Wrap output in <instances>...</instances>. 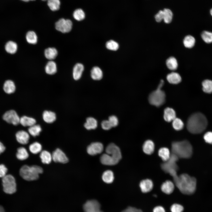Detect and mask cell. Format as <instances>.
<instances>
[{
	"mask_svg": "<svg viewBox=\"0 0 212 212\" xmlns=\"http://www.w3.org/2000/svg\"><path fill=\"white\" fill-rule=\"evenodd\" d=\"M173 178L175 185L183 194L191 195L195 192L196 180L195 178L185 173Z\"/></svg>",
	"mask_w": 212,
	"mask_h": 212,
	"instance_id": "cell-1",
	"label": "cell"
},
{
	"mask_svg": "<svg viewBox=\"0 0 212 212\" xmlns=\"http://www.w3.org/2000/svg\"><path fill=\"white\" fill-rule=\"evenodd\" d=\"M208 121L202 113L197 112L191 115L188 118L187 123L188 131L193 134H199L206 128Z\"/></svg>",
	"mask_w": 212,
	"mask_h": 212,
	"instance_id": "cell-2",
	"label": "cell"
},
{
	"mask_svg": "<svg viewBox=\"0 0 212 212\" xmlns=\"http://www.w3.org/2000/svg\"><path fill=\"white\" fill-rule=\"evenodd\" d=\"M171 151L179 158H188L192 155V147L187 140L173 142L172 144Z\"/></svg>",
	"mask_w": 212,
	"mask_h": 212,
	"instance_id": "cell-3",
	"label": "cell"
},
{
	"mask_svg": "<svg viewBox=\"0 0 212 212\" xmlns=\"http://www.w3.org/2000/svg\"><path fill=\"white\" fill-rule=\"evenodd\" d=\"M43 170L42 167L37 165L31 166L24 165L22 166L19 170L21 176L27 181H32L38 179L39 174L42 173Z\"/></svg>",
	"mask_w": 212,
	"mask_h": 212,
	"instance_id": "cell-4",
	"label": "cell"
},
{
	"mask_svg": "<svg viewBox=\"0 0 212 212\" xmlns=\"http://www.w3.org/2000/svg\"><path fill=\"white\" fill-rule=\"evenodd\" d=\"M164 83V81L161 80L157 89L152 92L149 95L148 100L151 105L158 107L165 103V92L161 90Z\"/></svg>",
	"mask_w": 212,
	"mask_h": 212,
	"instance_id": "cell-5",
	"label": "cell"
},
{
	"mask_svg": "<svg viewBox=\"0 0 212 212\" xmlns=\"http://www.w3.org/2000/svg\"><path fill=\"white\" fill-rule=\"evenodd\" d=\"M178 158L177 156L171 153L169 159L161 164L162 170L165 173H169L173 177L177 175L178 167L177 162Z\"/></svg>",
	"mask_w": 212,
	"mask_h": 212,
	"instance_id": "cell-6",
	"label": "cell"
},
{
	"mask_svg": "<svg viewBox=\"0 0 212 212\" xmlns=\"http://www.w3.org/2000/svg\"><path fill=\"white\" fill-rule=\"evenodd\" d=\"M4 191L6 193L12 194L16 192V184L14 177L11 174H7L2 178Z\"/></svg>",
	"mask_w": 212,
	"mask_h": 212,
	"instance_id": "cell-7",
	"label": "cell"
},
{
	"mask_svg": "<svg viewBox=\"0 0 212 212\" xmlns=\"http://www.w3.org/2000/svg\"><path fill=\"white\" fill-rule=\"evenodd\" d=\"M3 119L7 123L17 125L20 123V118L17 112L14 110L6 111L3 115Z\"/></svg>",
	"mask_w": 212,
	"mask_h": 212,
	"instance_id": "cell-8",
	"label": "cell"
},
{
	"mask_svg": "<svg viewBox=\"0 0 212 212\" xmlns=\"http://www.w3.org/2000/svg\"><path fill=\"white\" fill-rule=\"evenodd\" d=\"M72 26V21L63 18L59 19L55 24L56 29L63 33H67L71 30Z\"/></svg>",
	"mask_w": 212,
	"mask_h": 212,
	"instance_id": "cell-9",
	"label": "cell"
},
{
	"mask_svg": "<svg viewBox=\"0 0 212 212\" xmlns=\"http://www.w3.org/2000/svg\"><path fill=\"white\" fill-rule=\"evenodd\" d=\"M105 152L106 153L119 161L122 158L120 148L114 143H111L109 144L106 148Z\"/></svg>",
	"mask_w": 212,
	"mask_h": 212,
	"instance_id": "cell-10",
	"label": "cell"
},
{
	"mask_svg": "<svg viewBox=\"0 0 212 212\" xmlns=\"http://www.w3.org/2000/svg\"><path fill=\"white\" fill-rule=\"evenodd\" d=\"M100 208L99 203L94 200L87 201L83 206L85 212H103L101 210Z\"/></svg>",
	"mask_w": 212,
	"mask_h": 212,
	"instance_id": "cell-11",
	"label": "cell"
},
{
	"mask_svg": "<svg viewBox=\"0 0 212 212\" xmlns=\"http://www.w3.org/2000/svg\"><path fill=\"white\" fill-rule=\"evenodd\" d=\"M52 160L54 162L62 163H66L69 159L64 153L59 148L56 149L52 154Z\"/></svg>",
	"mask_w": 212,
	"mask_h": 212,
	"instance_id": "cell-12",
	"label": "cell"
},
{
	"mask_svg": "<svg viewBox=\"0 0 212 212\" xmlns=\"http://www.w3.org/2000/svg\"><path fill=\"white\" fill-rule=\"evenodd\" d=\"M104 148L103 144L100 142H94L91 143L87 148L88 154L94 155L101 153Z\"/></svg>",
	"mask_w": 212,
	"mask_h": 212,
	"instance_id": "cell-13",
	"label": "cell"
},
{
	"mask_svg": "<svg viewBox=\"0 0 212 212\" xmlns=\"http://www.w3.org/2000/svg\"><path fill=\"white\" fill-rule=\"evenodd\" d=\"M17 141L22 145L27 144L30 138L29 134L26 131L21 130L16 132L15 135Z\"/></svg>",
	"mask_w": 212,
	"mask_h": 212,
	"instance_id": "cell-14",
	"label": "cell"
},
{
	"mask_svg": "<svg viewBox=\"0 0 212 212\" xmlns=\"http://www.w3.org/2000/svg\"><path fill=\"white\" fill-rule=\"evenodd\" d=\"M100 160L103 164L108 165H115L119 162V161L106 153L103 154L101 155L100 158Z\"/></svg>",
	"mask_w": 212,
	"mask_h": 212,
	"instance_id": "cell-15",
	"label": "cell"
},
{
	"mask_svg": "<svg viewBox=\"0 0 212 212\" xmlns=\"http://www.w3.org/2000/svg\"><path fill=\"white\" fill-rule=\"evenodd\" d=\"M153 186L152 181L149 179L143 180L140 183V188L143 193H147L151 191Z\"/></svg>",
	"mask_w": 212,
	"mask_h": 212,
	"instance_id": "cell-16",
	"label": "cell"
},
{
	"mask_svg": "<svg viewBox=\"0 0 212 212\" xmlns=\"http://www.w3.org/2000/svg\"><path fill=\"white\" fill-rule=\"evenodd\" d=\"M176 117L175 111L172 108L167 107L164 110L163 118L168 122L172 121Z\"/></svg>",
	"mask_w": 212,
	"mask_h": 212,
	"instance_id": "cell-17",
	"label": "cell"
},
{
	"mask_svg": "<svg viewBox=\"0 0 212 212\" xmlns=\"http://www.w3.org/2000/svg\"><path fill=\"white\" fill-rule=\"evenodd\" d=\"M3 89L7 94L14 93L16 90V86L14 82L10 80H6L4 84Z\"/></svg>",
	"mask_w": 212,
	"mask_h": 212,
	"instance_id": "cell-18",
	"label": "cell"
},
{
	"mask_svg": "<svg viewBox=\"0 0 212 212\" xmlns=\"http://www.w3.org/2000/svg\"><path fill=\"white\" fill-rule=\"evenodd\" d=\"M162 191L167 194L171 193L174 189L173 183L171 181L167 180L163 183L161 187Z\"/></svg>",
	"mask_w": 212,
	"mask_h": 212,
	"instance_id": "cell-19",
	"label": "cell"
},
{
	"mask_svg": "<svg viewBox=\"0 0 212 212\" xmlns=\"http://www.w3.org/2000/svg\"><path fill=\"white\" fill-rule=\"evenodd\" d=\"M84 69L83 65L81 63H77L74 66L73 71V76L74 80H78L81 77Z\"/></svg>",
	"mask_w": 212,
	"mask_h": 212,
	"instance_id": "cell-20",
	"label": "cell"
},
{
	"mask_svg": "<svg viewBox=\"0 0 212 212\" xmlns=\"http://www.w3.org/2000/svg\"><path fill=\"white\" fill-rule=\"evenodd\" d=\"M166 78L169 83L173 84H178L181 81V78L180 74L174 72L168 74Z\"/></svg>",
	"mask_w": 212,
	"mask_h": 212,
	"instance_id": "cell-21",
	"label": "cell"
},
{
	"mask_svg": "<svg viewBox=\"0 0 212 212\" xmlns=\"http://www.w3.org/2000/svg\"><path fill=\"white\" fill-rule=\"evenodd\" d=\"M42 117L44 120L48 123H53L56 119L55 113L50 111H44L43 112Z\"/></svg>",
	"mask_w": 212,
	"mask_h": 212,
	"instance_id": "cell-22",
	"label": "cell"
},
{
	"mask_svg": "<svg viewBox=\"0 0 212 212\" xmlns=\"http://www.w3.org/2000/svg\"><path fill=\"white\" fill-rule=\"evenodd\" d=\"M154 147L153 142L150 140H148L144 143L143 146V149L145 153L150 155L153 152Z\"/></svg>",
	"mask_w": 212,
	"mask_h": 212,
	"instance_id": "cell-23",
	"label": "cell"
},
{
	"mask_svg": "<svg viewBox=\"0 0 212 212\" xmlns=\"http://www.w3.org/2000/svg\"><path fill=\"white\" fill-rule=\"evenodd\" d=\"M36 120L34 118L23 116L20 118V123L23 126L30 127L36 123Z\"/></svg>",
	"mask_w": 212,
	"mask_h": 212,
	"instance_id": "cell-24",
	"label": "cell"
},
{
	"mask_svg": "<svg viewBox=\"0 0 212 212\" xmlns=\"http://www.w3.org/2000/svg\"><path fill=\"white\" fill-rule=\"evenodd\" d=\"M39 156L42 163L44 164H49L52 160V155L47 150L42 151Z\"/></svg>",
	"mask_w": 212,
	"mask_h": 212,
	"instance_id": "cell-25",
	"label": "cell"
},
{
	"mask_svg": "<svg viewBox=\"0 0 212 212\" xmlns=\"http://www.w3.org/2000/svg\"><path fill=\"white\" fill-rule=\"evenodd\" d=\"M85 128L87 130L95 129L97 127V122L96 119L92 117H87L84 124Z\"/></svg>",
	"mask_w": 212,
	"mask_h": 212,
	"instance_id": "cell-26",
	"label": "cell"
},
{
	"mask_svg": "<svg viewBox=\"0 0 212 212\" xmlns=\"http://www.w3.org/2000/svg\"><path fill=\"white\" fill-rule=\"evenodd\" d=\"M16 156L18 160H24L28 158L29 154L27 150L25 148L20 147L17 149Z\"/></svg>",
	"mask_w": 212,
	"mask_h": 212,
	"instance_id": "cell-27",
	"label": "cell"
},
{
	"mask_svg": "<svg viewBox=\"0 0 212 212\" xmlns=\"http://www.w3.org/2000/svg\"><path fill=\"white\" fill-rule=\"evenodd\" d=\"M45 71L46 73L52 75L55 74L57 71L56 63L52 60L48 62L46 65Z\"/></svg>",
	"mask_w": 212,
	"mask_h": 212,
	"instance_id": "cell-28",
	"label": "cell"
},
{
	"mask_svg": "<svg viewBox=\"0 0 212 212\" xmlns=\"http://www.w3.org/2000/svg\"><path fill=\"white\" fill-rule=\"evenodd\" d=\"M57 50L54 47L48 48L44 51L45 57L50 60L54 59L57 56Z\"/></svg>",
	"mask_w": 212,
	"mask_h": 212,
	"instance_id": "cell-29",
	"label": "cell"
},
{
	"mask_svg": "<svg viewBox=\"0 0 212 212\" xmlns=\"http://www.w3.org/2000/svg\"><path fill=\"white\" fill-rule=\"evenodd\" d=\"M92 78L95 80H100L103 76V73L101 69L98 67H93L91 71Z\"/></svg>",
	"mask_w": 212,
	"mask_h": 212,
	"instance_id": "cell-30",
	"label": "cell"
},
{
	"mask_svg": "<svg viewBox=\"0 0 212 212\" xmlns=\"http://www.w3.org/2000/svg\"><path fill=\"white\" fill-rule=\"evenodd\" d=\"M158 154L164 162L168 160L171 155L169 149L165 147L160 148L158 151Z\"/></svg>",
	"mask_w": 212,
	"mask_h": 212,
	"instance_id": "cell-31",
	"label": "cell"
},
{
	"mask_svg": "<svg viewBox=\"0 0 212 212\" xmlns=\"http://www.w3.org/2000/svg\"><path fill=\"white\" fill-rule=\"evenodd\" d=\"M102 178L103 180L107 183H110L112 182L114 179L113 173L111 170H107L103 173Z\"/></svg>",
	"mask_w": 212,
	"mask_h": 212,
	"instance_id": "cell-32",
	"label": "cell"
},
{
	"mask_svg": "<svg viewBox=\"0 0 212 212\" xmlns=\"http://www.w3.org/2000/svg\"><path fill=\"white\" fill-rule=\"evenodd\" d=\"M168 68L170 70H176L178 67V63L176 59L174 57H171L168 58L166 62Z\"/></svg>",
	"mask_w": 212,
	"mask_h": 212,
	"instance_id": "cell-33",
	"label": "cell"
},
{
	"mask_svg": "<svg viewBox=\"0 0 212 212\" xmlns=\"http://www.w3.org/2000/svg\"><path fill=\"white\" fill-rule=\"evenodd\" d=\"M42 147L39 143L36 142L31 144L29 146L30 151L32 154H37L42 151Z\"/></svg>",
	"mask_w": 212,
	"mask_h": 212,
	"instance_id": "cell-34",
	"label": "cell"
},
{
	"mask_svg": "<svg viewBox=\"0 0 212 212\" xmlns=\"http://www.w3.org/2000/svg\"><path fill=\"white\" fill-rule=\"evenodd\" d=\"M41 131L40 125L36 124L29 127L28 129L29 134L34 137L39 135Z\"/></svg>",
	"mask_w": 212,
	"mask_h": 212,
	"instance_id": "cell-35",
	"label": "cell"
},
{
	"mask_svg": "<svg viewBox=\"0 0 212 212\" xmlns=\"http://www.w3.org/2000/svg\"><path fill=\"white\" fill-rule=\"evenodd\" d=\"M17 44L15 42L9 41L8 42L5 46V49L6 51L8 53L14 54L17 51Z\"/></svg>",
	"mask_w": 212,
	"mask_h": 212,
	"instance_id": "cell-36",
	"label": "cell"
},
{
	"mask_svg": "<svg viewBox=\"0 0 212 212\" xmlns=\"http://www.w3.org/2000/svg\"><path fill=\"white\" fill-rule=\"evenodd\" d=\"M195 42L194 38L190 35L186 36L183 41V43L185 47L188 48L193 47L195 45Z\"/></svg>",
	"mask_w": 212,
	"mask_h": 212,
	"instance_id": "cell-37",
	"label": "cell"
},
{
	"mask_svg": "<svg viewBox=\"0 0 212 212\" xmlns=\"http://www.w3.org/2000/svg\"><path fill=\"white\" fill-rule=\"evenodd\" d=\"M27 41L29 44H36L37 41V37L36 33L33 31L28 32L26 35Z\"/></svg>",
	"mask_w": 212,
	"mask_h": 212,
	"instance_id": "cell-38",
	"label": "cell"
},
{
	"mask_svg": "<svg viewBox=\"0 0 212 212\" xmlns=\"http://www.w3.org/2000/svg\"><path fill=\"white\" fill-rule=\"evenodd\" d=\"M203 91L208 93H212V81L209 80H206L202 83Z\"/></svg>",
	"mask_w": 212,
	"mask_h": 212,
	"instance_id": "cell-39",
	"label": "cell"
},
{
	"mask_svg": "<svg viewBox=\"0 0 212 212\" xmlns=\"http://www.w3.org/2000/svg\"><path fill=\"white\" fill-rule=\"evenodd\" d=\"M163 11V20L165 23L169 24L171 22L173 18L171 11L168 9H165Z\"/></svg>",
	"mask_w": 212,
	"mask_h": 212,
	"instance_id": "cell-40",
	"label": "cell"
},
{
	"mask_svg": "<svg viewBox=\"0 0 212 212\" xmlns=\"http://www.w3.org/2000/svg\"><path fill=\"white\" fill-rule=\"evenodd\" d=\"M47 4L51 10L54 11L59 9L60 2L59 0H48Z\"/></svg>",
	"mask_w": 212,
	"mask_h": 212,
	"instance_id": "cell-41",
	"label": "cell"
},
{
	"mask_svg": "<svg viewBox=\"0 0 212 212\" xmlns=\"http://www.w3.org/2000/svg\"><path fill=\"white\" fill-rule=\"evenodd\" d=\"M172 126L174 129L176 130H182L184 127V123L180 118L176 117L172 121Z\"/></svg>",
	"mask_w": 212,
	"mask_h": 212,
	"instance_id": "cell-42",
	"label": "cell"
},
{
	"mask_svg": "<svg viewBox=\"0 0 212 212\" xmlns=\"http://www.w3.org/2000/svg\"><path fill=\"white\" fill-rule=\"evenodd\" d=\"M73 16L75 19L77 21H80L85 18V14L82 10L79 9L75 10L73 13Z\"/></svg>",
	"mask_w": 212,
	"mask_h": 212,
	"instance_id": "cell-43",
	"label": "cell"
},
{
	"mask_svg": "<svg viewBox=\"0 0 212 212\" xmlns=\"http://www.w3.org/2000/svg\"><path fill=\"white\" fill-rule=\"evenodd\" d=\"M201 35L202 38L205 42L207 43L212 42V32L204 31L202 32Z\"/></svg>",
	"mask_w": 212,
	"mask_h": 212,
	"instance_id": "cell-44",
	"label": "cell"
},
{
	"mask_svg": "<svg viewBox=\"0 0 212 212\" xmlns=\"http://www.w3.org/2000/svg\"><path fill=\"white\" fill-rule=\"evenodd\" d=\"M106 46L107 49L113 51L117 50L119 47L118 44L113 40H110L107 42Z\"/></svg>",
	"mask_w": 212,
	"mask_h": 212,
	"instance_id": "cell-45",
	"label": "cell"
},
{
	"mask_svg": "<svg viewBox=\"0 0 212 212\" xmlns=\"http://www.w3.org/2000/svg\"><path fill=\"white\" fill-rule=\"evenodd\" d=\"M183 210V207L182 205L177 203L172 205L170 207L171 212H182Z\"/></svg>",
	"mask_w": 212,
	"mask_h": 212,
	"instance_id": "cell-46",
	"label": "cell"
},
{
	"mask_svg": "<svg viewBox=\"0 0 212 212\" xmlns=\"http://www.w3.org/2000/svg\"><path fill=\"white\" fill-rule=\"evenodd\" d=\"M108 120L112 127L117 126L118 124V120L117 117L115 115L110 116Z\"/></svg>",
	"mask_w": 212,
	"mask_h": 212,
	"instance_id": "cell-47",
	"label": "cell"
},
{
	"mask_svg": "<svg viewBox=\"0 0 212 212\" xmlns=\"http://www.w3.org/2000/svg\"><path fill=\"white\" fill-rule=\"evenodd\" d=\"M205 142L209 144H212V132H208L206 133L203 136Z\"/></svg>",
	"mask_w": 212,
	"mask_h": 212,
	"instance_id": "cell-48",
	"label": "cell"
},
{
	"mask_svg": "<svg viewBox=\"0 0 212 212\" xmlns=\"http://www.w3.org/2000/svg\"><path fill=\"white\" fill-rule=\"evenodd\" d=\"M8 169L3 164H0V178H3L7 175Z\"/></svg>",
	"mask_w": 212,
	"mask_h": 212,
	"instance_id": "cell-49",
	"label": "cell"
},
{
	"mask_svg": "<svg viewBox=\"0 0 212 212\" xmlns=\"http://www.w3.org/2000/svg\"><path fill=\"white\" fill-rule=\"evenodd\" d=\"M101 126L102 128L104 130H108L112 127L108 120H104L101 122Z\"/></svg>",
	"mask_w": 212,
	"mask_h": 212,
	"instance_id": "cell-50",
	"label": "cell"
},
{
	"mask_svg": "<svg viewBox=\"0 0 212 212\" xmlns=\"http://www.w3.org/2000/svg\"><path fill=\"white\" fill-rule=\"evenodd\" d=\"M156 21L158 22H161L163 19V11L160 10L155 16Z\"/></svg>",
	"mask_w": 212,
	"mask_h": 212,
	"instance_id": "cell-51",
	"label": "cell"
},
{
	"mask_svg": "<svg viewBox=\"0 0 212 212\" xmlns=\"http://www.w3.org/2000/svg\"><path fill=\"white\" fill-rule=\"evenodd\" d=\"M121 212H143L140 209L134 207H129Z\"/></svg>",
	"mask_w": 212,
	"mask_h": 212,
	"instance_id": "cell-52",
	"label": "cell"
},
{
	"mask_svg": "<svg viewBox=\"0 0 212 212\" xmlns=\"http://www.w3.org/2000/svg\"><path fill=\"white\" fill-rule=\"evenodd\" d=\"M153 212H165L164 208L161 206L155 207L153 210Z\"/></svg>",
	"mask_w": 212,
	"mask_h": 212,
	"instance_id": "cell-53",
	"label": "cell"
},
{
	"mask_svg": "<svg viewBox=\"0 0 212 212\" xmlns=\"http://www.w3.org/2000/svg\"><path fill=\"white\" fill-rule=\"evenodd\" d=\"M5 147L4 144L0 141V155L4 152Z\"/></svg>",
	"mask_w": 212,
	"mask_h": 212,
	"instance_id": "cell-54",
	"label": "cell"
},
{
	"mask_svg": "<svg viewBox=\"0 0 212 212\" xmlns=\"http://www.w3.org/2000/svg\"><path fill=\"white\" fill-rule=\"evenodd\" d=\"M0 212H4L3 208L1 206H0Z\"/></svg>",
	"mask_w": 212,
	"mask_h": 212,
	"instance_id": "cell-55",
	"label": "cell"
},
{
	"mask_svg": "<svg viewBox=\"0 0 212 212\" xmlns=\"http://www.w3.org/2000/svg\"><path fill=\"white\" fill-rule=\"evenodd\" d=\"M21 0L24 1H25V2H27V1H33V0Z\"/></svg>",
	"mask_w": 212,
	"mask_h": 212,
	"instance_id": "cell-56",
	"label": "cell"
},
{
	"mask_svg": "<svg viewBox=\"0 0 212 212\" xmlns=\"http://www.w3.org/2000/svg\"><path fill=\"white\" fill-rule=\"evenodd\" d=\"M210 14L212 16V9H211L210 10Z\"/></svg>",
	"mask_w": 212,
	"mask_h": 212,
	"instance_id": "cell-57",
	"label": "cell"
},
{
	"mask_svg": "<svg viewBox=\"0 0 212 212\" xmlns=\"http://www.w3.org/2000/svg\"><path fill=\"white\" fill-rule=\"evenodd\" d=\"M42 0L44 1H46V0Z\"/></svg>",
	"mask_w": 212,
	"mask_h": 212,
	"instance_id": "cell-58",
	"label": "cell"
}]
</instances>
